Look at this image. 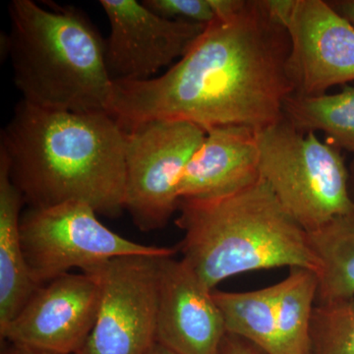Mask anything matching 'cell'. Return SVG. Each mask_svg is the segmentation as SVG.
<instances>
[{"mask_svg":"<svg viewBox=\"0 0 354 354\" xmlns=\"http://www.w3.org/2000/svg\"><path fill=\"white\" fill-rule=\"evenodd\" d=\"M279 354H312V318L317 302L316 272L293 268L276 283Z\"/></svg>","mask_w":354,"mask_h":354,"instance_id":"obj_16","label":"cell"},{"mask_svg":"<svg viewBox=\"0 0 354 354\" xmlns=\"http://www.w3.org/2000/svg\"><path fill=\"white\" fill-rule=\"evenodd\" d=\"M144 4L160 17L209 25L216 18L209 0H144Z\"/></svg>","mask_w":354,"mask_h":354,"instance_id":"obj_20","label":"cell"},{"mask_svg":"<svg viewBox=\"0 0 354 354\" xmlns=\"http://www.w3.org/2000/svg\"><path fill=\"white\" fill-rule=\"evenodd\" d=\"M48 6L32 0L9 4L4 51L23 101L51 111L109 113L113 81L106 41L76 7Z\"/></svg>","mask_w":354,"mask_h":354,"instance_id":"obj_4","label":"cell"},{"mask_svg":"<svg viewBox=\"0 0 354 354\" xmlns=\"http://www.w3.org/2000/svg\"><path fill=\"white\" fill-rule=\"evenodd\" d=\"M290 39L288 74L295 93L327 94L354 82V27L324 0H268Z\"/></svg>","mask_w":354,"mask_h":354,"instance_id":"obj_9","label":"cell"},{"mask_svg":"<svg viewBox=\"0 0 354 354\" xmlns=\"http://www.w3.org/2000/svg\"><path fill=\"white\" fill-rule=\"evenodd\" d=\"M22 193L0 150V329L11 322L39 286L32 281L21 241Z\"/></svg>","mask_w":354,"mask_h":354,"instance_id":"obj_14","label":"cell"},{"mask_svg":"<svg viewBox=\"0 0 354 354\" xmlns=\"http://www.w3.org/2000/svg\"><path fill=\"white\" fill-rule=\"evenodd\" d=\"M349 171V190H351V199L354 203V157L353 162L348 167Z\"/></svg>","mask_w":354,"mask_h":354,"instance_id":"obj_25","label":"cell"},{"mask_svg":"<svg viewBox=\"0 0 354 354\" xmlns=\"http://www.w3.org/2000/svg\"><path fill=\"white\" fill-rule=\"evenodd\" d=\"M111 34L106 64L113 82L144 81L179 60L207 26L169 20L136 0H101Z\"/></svg>","mask_w":354,"mask_h":354,"instance_id":"obj_10","label":"cell"},{"mask_svg":"<svg viewBox=\"0 0 354 354\" xmlns=\"http://www.w3.org/2000/svg\"><path fill=\"white\" fill-rule=\"evenodd\" d=\"M127 132L108 113L51 111L21 101L0 150L29 208L88 204L97 215L124 209Z\"/></svg>","mask_w":354,"mask_h":354,"instance_id":"obj_2","label":"cell"},{"mask_svg":"<svg viewBox=\"0 0 354 354\" xmlns=\"http://www.w3.org/2000/svg\"><path fill=\"white\" fill-rule=\"evenodd\" d=\"M216 18L162 75L113 82L109 113L128 131L152 120L254 129L283 118L295 93L290 39L268 0H209Z\"/></svg>","mask_w":354,"mask_h":354,"instance_id":"obj_1","label":"cell"},{"mask_svg":"<svg viewBox=\"0 0 354 354\" xmlns=\"http://www.w3.org/2000/svg\"><path fill=\"white\" fill-rule=\"evenodd\" d=\"M328 2L335 11L354 27V0H329Z\"/></svg>","mask_w":354,"mask_h":354,"instance_id":"obj_22","label":"cell"},{"mask_svg":"<svg viewBox=\"0 0 354 354\" xmlns=\"http://www.w3.org/2000/svg\"><path fill=\"white\" fill-rule=\"evenodd\" d=\"M317 262L316 304L354 298V212L308 232Z\"/></svg>","mask_w":354,"mask_h":354,"instance_id":"obj_15","label":"cell"},{"mask_svg":"<svg viewBox=\"0 0 354 354\" xmlns=\"http://www.w3.org/2000/svg\"><path fill=\"white\" fill-rule=\"evenodd\" d=\"M2 354H57L50 353V351H44L32 346H24V344H12L9 342L8 346L2 351Z\"/></svg>","mask_w":354,"mask_h":354,"instance_id":"obj_23","label":"cell"},{"mask_svg":"<svg viewBox=\"0 0 354 354\" xmlns=\"http://www.w3.org/2000/svg\"><path fill=\"white\" fill-rule=\"evenodd\" d=\"M124 209L142 232L160 230L178 209V186L206 131L176 120L144 121L128 130Z\"/></svg>","mask_w":354,"mask_h":354,"instance_id":"obj_7","label":"cell"},{"mask_svg":"<svg viewBox=\"0 0 354 354\" xmlns=\"http://www.w3.org/2000/svg\"><path fill=\"white\" fill-rule=\"evenodd\" d=\"M215 354H265L250 342L225 333Z\"/></svg>","mask_w":354,"mask_h":354,"instance_id":"obj_21","label":"cell"},{"mask_svg":"<svg viewBox=\"0 0 354 354\" xmlns=\"http://www.w3.org/2000/svg\"><path fill=\"white\" fill-rule=\"evenodd\" d=\"M312 354H354V298L316 304Z\"/></svg>","mask_w":354,"mask_h":354,"instance_id":"obj_19","label":"cell"},{"mask_svg":"<svg viewBox=\"0 0 354 354\" xmlns=\"http://www.w3.org/2000/svg\"><path fill=\"white\" fill-rule=\"evenodd\" d=\"M225 335V324L213 290L181 258H162L157 342L178 354H215Z\"/></svg>","mask_w":354,"mask_h":354,"instance_id":"obj_12","label":"cell"},{"mask_svg":"<svg viewBox=\"0 0 354 354\" xmlns=\"http://www.w3.org/2000/svg\"><path fill=\"white\" fill-rule=\"evenodd\" d=\"M259 178L257 130L242 125L211 128L184 169L179 199L225 196Z\"/></svg>","mask_w":354,"mask_h":354,"instance_id":"obj_13","label":"cell"},{"mask_svg":"<svg viewBox=\"0 0 354 354\" xmlns=\"http://www.w3.org/2000/svg\"><path fill=\"white\" fill-rule=\"evenodd\" d=\"M169 257V256H167ZM160 256L114 258L90 268L100 286L92 332L77 354H147L157 342Z\"/></svg>","mask_w":354,"mask_h":354,"instance_id":"obj_8","label":"cell"},{"mask_svg":"<svg viewBox=\"0 0 354 354\" xmlns=\"http://www.w3.org/2000/svg\"><path fill=\"white\" fill-rule=\"evenodd\" d=\"M178 209L181 259L209 290L232 277L261 270L317 271L308 232L261 177L225 196L183 200Z\"/></svg>","mask_w":354,"mask_h":354,"instance_id":"obj_3","label":"cell"},{"mask_svg":"<svg viewBox=\"0 0 354 354\" xmlns=\"http://www.w3.org/2000/svg\"><path fill=\"white\" fill-rule=\"evenodd\" d=\"M283 116L300 131L322 132L327 142L354 155V85L337 94H292L286 99Z\"/></svg>","mask_w":354,"mask_h":354,"instance_id":"obj_18","label":"cell"},{"mask_svg":"<svg viewBox=\"0 0 354 354\" xmlns=\"http://www.w3.org/2000/svg\"><path fill=\"white\" fill-rule=\"evenodd\" d=\"M147 354H178L176 351H171L167 346H162V344L156 342L155 344L151 348L150 351Z\"/></svg>","mask_w":354,"mask_h":354,"instance_id":"obj_24","label":"cell"},{"mask_svg":"<svg viewBox=\"0 0 354 354\" xmlns=\"http://www.w3.org/2000/svg\"><path fill=\"white\" fill-rule=\"evenodd\" d=\"M99 304L95 277L67 272L39 286L15 318L0 329V335L12 344L77 354L94 328Z\"/></svg>","mask_w":354,"mask_h":354,"instance_id":"obj_11","label":"cell"},{"mask_svg":"<svg viewBox=\"0 0 354 354\" xmlns=\"http://www.w3.org/2000/svg\"><path fill=\"white\" fill-rule=\"evenodd\" d=\"M276 291V285L242 292L213 290L225 333L245 339L265 354H279Z\"/></svg>","mask_w":354,"mask_h":354,"instance_id":"obj_17","label":"cell"},{"mask_svg":"<svg viewBox=\"0 0 354 354\" xmlns=\"http://www.w3.org/2000/svg\"><path fill=\"white\" fill-rule=\"evenodd\" d=\"M260 177L300 227L312 232L354 212L342 150L285 118L257 130Z\"/></svg>","mask_w":354,"mask_h":354,"instance_id":"obj_5","label":"cell"},{"mask_svg":"<svg viewBox=\"0 0 354 354\" xmlns=\"http://www.w3.org/2000/svg\"><path fill=\"white\" fill-rule=\"evenodd\" d=\"M21 241L32 281L39 286L77 268H90L122 256H174L176 248L144 245L106 227L88 204L67 202L29 208L21 216Z\"/></svg>","mask_w":354,"mask_h":354,"instance_id":"obj_6","label":"cell"}]
</instances>
